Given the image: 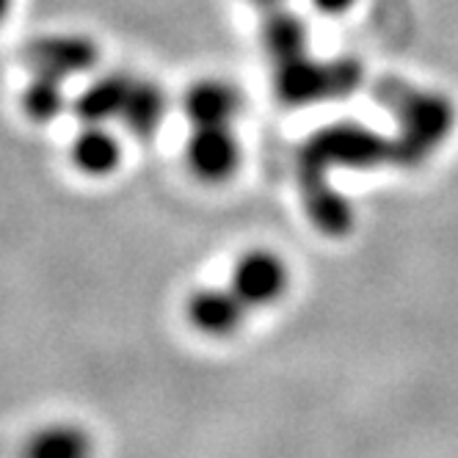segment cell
I'll return each instance as SVG.
<instances>
[{
	"mask_svg": "<svg viewBox=\"0 0 458 458\" xmlns=\"http://www.w3.org/2000/svg\"><path fill=\"white\" fill-rule=\"evenodd\" d=\"M376 97L395 114L401 133L395 139V163L417 166L428 157L453 127V106L434 91H420L403 81H381Z\"/></svg>",
	"mask_w": 458,
	"mask_h": 458,
	"instance_id": "1",
	"label": "cell"
},
{
	"mask_svg": "<svg viewBox=\"0 0 458 458\" xmlns=\"http://www.w3.org/2000/svg\"><path fill=\"white\" fill-rule=\"evenodd\" d=\"M384 163H395V139L356 122L326 124L299 152V182L329 180L332 166L376 169Z\"/></svg>",
	"mask_w": 458,
	"mask_h": 458,
	"instance_id": "2",
	"label": "cell"
},
{
	"mask_svg": "<svg viewBox=\"0 0 458 458\" xmlns=\"http://www.w3.org/2000/svg\"><path fill=\"white\" fill-rule=\"evenodd\" d=\"M362 86V67L353 58L318 61L307 53L276 64L274 91L287 108H304L329 97H345Z\"/></svg>",
	"mask_w": 458,
	"mask_h": 458,
	"instance_id": "3",
	"label": "cell"
},
{
	"mask_svg": "<svg viewBox=\"0 0 458 458\" xmlns=\"http://www.w3.org/2000/svg\"><path fill=\"white\" fill-rule=\"evenodd\" d=\"M100 50L94 39L81 34H50L37 37L22 50V64L30 75H45L55 81H70L86 75L97 67Z\"/></svg>",
	"mask_w": 458,
	"mask_h": 458,
	"instance_id": "4",
	"label": "cell"
},
{
	"mask_svg": "<svg viewBox=\"0 0 458 458\" xmlns=\"http://www.w3.org/2000/svg\"><path fill=\"white\" fill-rule=\"evenodd\" d=\"M185 160L191 172L205 182H221L235 172L241 160V147L229 124L193 127L188 139Z\"/></svg>",
	"mask_w": 458,
	"mask_h": 458,
	"instance_id": "5",
	"label": "cell"
},
{
	"mask_svg": "<svg viewBox=\"0 0 458 458\" xmlns=\"http://www.w3.org/2000/svg\"><path fill=\"white\" fill-rule=\"evenodd\" d=\"M233 287L246 307H266L276 301L287 287V268L274 251L251 249L241 254L233 268Z\"/></svg>",
	"mask_w": 458,
	"mask_h": 458,
	"instance_id": "6",
	"label": "cell"
},
{
	"mask_svg": "<svg viewBox=\"0 0 458 458\" xmlns=\"http://www.w3.org/2000/svg\"><path fill=\"white\" fill-rule=\"evenodd\" d=\"M246 304L233 287H202L188 299V320L210 337H226L243 323Z\"/></svg>",
	"mask_w": 458,
	"mask_h": 458,
	"instance_id": "7",
	"label": "cell"
},
{
	"mask_svg": "<svg viewBox=\"0 0 458 458\" xmlns=\"http://www.w3.org/2000/svg\"><path fill=\"white\" fill-rule=\"evenodd\" d=\"M130 89H133V78H127L124 72L100 75L75 97V116L81 124H106L114 116H122Z\"/></svg>",
	"mask_w": 458,
	"mask_h": 458,
	"instance_id": "8",
	"label": "cell"
},
{
	"mask_svg": "<svg viewBox=\"0 0 458 458\" xmlns=\"http://www.w3.org/2000/svg\"><path fill=\"white\" fill-rule=\"evenodd\" d=\"M182 108H185V116L193 127L229 124L241 108V97L229 83L199 81L185 91Z\"/></svg>",
	"mask_w": 458,
	"mask_h": 458,
	"instance_id": "9",
	"label": "cell"
},
{
	"mask_svg": "<svg viewBox=\"0 0 458 458\" xmlns=\"http://www.w3.org/2000/svg\"><path fill=\"white\" fill-rule=\"evenodd\" d=\"M122 160L119 139L106 124H83L72 141V163L89 177H108Z\"/></svg>",
	"mask_w": 458,
	"mask_h": 458,
	"instance_id": "10",
	"label": "cell"
},
{
	"mask_svg": "<svg viewBox=\"0 0 458 458\" xmlns=\"http://www.w3.org/2000/svg\"><path fill=\"white\" fill-rule=\"evenodd\" d=\"M259 39H263V47L271 55V61L279 64V61L307 53L310 30H307V22L296 12L271 6L263 25H259Z\"/></svg>",
	"mask_w": 458,
	"mask_h": 458,
	"instance_id": "11",
	"label": "cell"
},
{
	"mask_svg": "<svg viewBox=\"0 0 458 458\" xmlns=\"http://www.w3.org/2000/svg\"><path fill=\"white\" fill-rule=\"evenodd\" d=\"M301 193H304V208L310 221L320 229V233L340 238L345 235L351 224H353V213L351 205L343 199V196L332 188L329 180H315V182H299Z\"/></svg>",
	"mask_w": 458,
	"mask_h": 458,
	"instance_id": "12",
	"label": "cell"
},
{
	"mask_svg": "<svg viewBox=\"0 0 458 458\" xmlns=\"http://www.w3.org/2000/svg\"><path fill=\"white\" fill-rule=\"evenodd\" d=\"M163 116H166V94H163V89L152 81H133V89H130L124 111L119 116L130 133L141 139L152 136Z\"/></svg>",
	"mask_w": 458,
	"mask_h": 458,
	"instance_id": "13",
	"label": "cell"
},
{
	"mask_svg": "<svg viewBox=\"0 0 458 458\" xmlns=\"http://www.w3.org/2000/svg\"><path fill=\"white\" fill-rule=\"evenodd\" d=\"M91 450L89 437L75 425H47L39 434L30 437L25 453L37 458H78Z\"/></svg>",
	"mask_w": 458,
	"mask_h": 458,
	"instance_id": "14",
	"label": "cell"
},
{
	"mask_svg": "<svg viewBox=\"0 0 458 458\" xmlns=\"http://www.w3.org/2000/svg\"><path fill=\"white\" fill-rule=\"evenodd\" d=\"M20 106L28 119L34 122H53L61 116L67 97H64V81L45 78V75H30V83L22 89Z\"/></svg>",
	"mask_w": 458,
	"mask_h": 458,
	"instance_id": "15",
	"label": "cell"
},
{
	"mask_svg": "<svg viewBox=\"0 0 458 458\" xmlns=\"http://www.w3.org/2000/svg\"><path fill=\"white\" fill-rule=\"evenodd\" d=\"M310 4H312L315 9L326 12V14H340V12L351 9V6L356 4V0H310Z\"/></svg>",
	"mask_w": 458,
	"mask_h": 458,
	"instance_id": "16",
	"label": "cell"
},
{
	"mask_svg": "<svg viewBox=\"0 0 458 458\" xmlns=\"http://www.w3.org/2000/svg\"><path fill=\"white\" fill-rule=\"evenodd\" d=\"M12 4H14V0H0V22H4V20L9 17V12H12Z\"/></svg>",
	"mask_w": 458,
	"mask_h": 458,
	"instance_id": "17",
	"label": "cell"
},
{
	"mask_svg": "<svg viewBox=\"0 0 458 458\" xmlns=\"http://www.w3.org/2000/svg\"><path fill=\"white\" fill-rule=\"evenodd\" d=\"M257 4H263V6H282L284 0H257Z\"/></svg>",
	"mask_w": 458,
	"mask_h": 458,
	"instance_id": "18",
	"label": "cell"
}]
</instances>
